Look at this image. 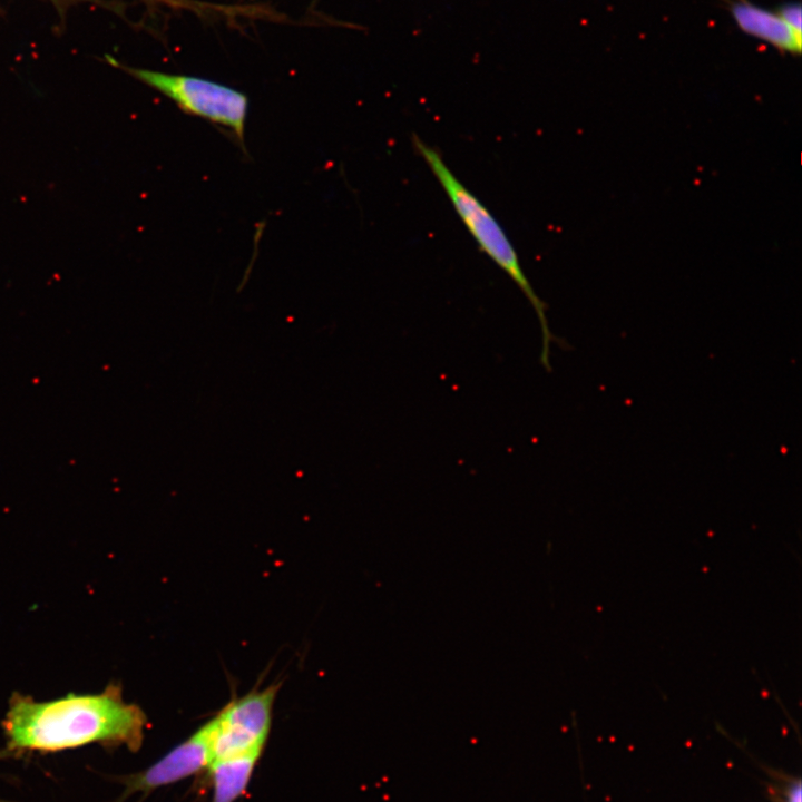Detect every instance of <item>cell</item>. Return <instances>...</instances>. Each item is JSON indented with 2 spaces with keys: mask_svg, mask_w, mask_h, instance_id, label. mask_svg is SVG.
Returning a JSON list of instances; mask_svg holds the SVG:
<instances>
[{
  "mask_svg": "<svg viewBox=\"0 0 802 802\" xmlns=\"http://www.w3.org/2000/svg\"><path fill=\"white\" fill-rule=\"evenodd\" d=\"M147 725L144 711L125 702L117 685L98 694H68L45 702L14 694L1 723L6 749L16 753H52L88 744L136 752Z\"/></svg>",
  "mask_w": 802,
  "mask_h": 802,
  "instance_id": "6da1fadb",
  "label": "cell"
},
{
  "mask_svg": "<svg viewBox=\"0 0 802 802\" xmlns=\"http://www.w3.org/2000/svg\"><path fill=\"white\" fill-rule=\"evenodd\" d=\"M412 144L415 151L438 179L458 216L480 250L516 283L528 299L537 314L541 329L540 364L550 372V344L552 342L561 344V341L554 336L549 330L546 316L547 305L536 294L524 273L516 250L503 228L486 206L456 177L436 148L426 144L417 135L412 136Z\"/></svg>",
  "mask_w": 802,
  "mask_h": 802,
  "instance_id": "7a4b0ae2",
  "label": "cell"
},
{
  "mask_svg": "<svg viewBox=\"0 0 802 802\" xmlns=\"http://www.w3.org/2000/svg\"><path fill=\"white\" fill-rule=\"evenodd\" d=\"M121 68L137 80L172 99L186 114L228 128L244 146L248 99L242 91L195 76L133 67Z\"/></svg>",
  "mask_w": 802,
  "mask_h": 802,
  "instance_id": "3957f363",
  "label": "cell"
},
{
  "mask_svg": "<svg viewBox=\"0 0 802 802\" xmlns=\"http://www.w3.org/2000/svg\"><path fill=\"white\" fill-rule=\"evenodd\" d=\"M278 685L232 700L212 720L213 761L262 751L268 737ZM212 761V762H213Z\"/></svg>",
  "mask_w": 802,
  "mask_h": 802,
  "instance_id": "277c9868",
  "label": "cell"
},
{
  "mask_svg": "<svg viewBox=\"0 0 802 802\" xmlns=\"http://www.w3.org/2000/svg\"><path fill=\"white\" fill-rule=\"evenodd\" d=\"M213 761L209 721L139 773L123 777V796L173 784L192 776Z\"/></svg>",
  "mask_w": 802,
  "mask_h": 802,
  "instance_id": "5b68a950",
  "label": "cell"
},
{
  "mask_svg": "<svg viewBox=\"0 0 802 802\" xmlns=\"http://www.w3.org/2000/svg\"><path fill=\"white\" fill-rule=\"evenodd\" d=\"M736 26L746 35L764 41L784 53L800 55L802 33L790 28L781 17L749 0H726Z\"/></svg>",
  "mask_w": 802,
  "mask_h": 802,
  "instance_id": "8992f818",
  "label": "cell"
},
{
  "mask_svg": "<svg viewBox=\"0 0 802 802\" xmlns=\"http://www.w3.org/2000/svg\"><path fill=\"white\" fill-rule=\"evenodd\" d=\"M262 751L214 760L208 769L212 802H235L246 790Z\"/></svg>",
  "mask_w": 802,
  "mask_h": 802,
  "instance_id": "52a82bcc",
  "label": "cell"
},
{
  "mask_svg": "<svg viewBox=\"0 0 802 802\" xmlns=\"http://www.w3.org/2000/svg\"><path fill=\"white\" fill-rule=\"evenodd\" d=\"M776 13L794 31L802 33V7L800 2H785L779 7Z\"/></svg>",
  "mask_w": 802,
  "mask_h": 802,
  "instance_id": "ba28073f",
  "label": "cell"
},
{
  "mask_svg": "<svg viewBox=\"0 0 802 802\" xmlns=\"http://www.w3.org/2000/svg\"><path fill=\"white\" fill-rule=\"evenodd\" d=\"M154 1L167 4L170 7H175V8H186V9H192V10H196V11H206L207 10L206 3L195 2L192 0H154Z\"/></svg>",
  "mask_w": 802,
  "mask_h": 802,
  "instance_id": "9c48e42d",
  "label": "cell"
},
{
  "mask_svg": "<svg viewBox=\"0 0 802 802\" xmlns=\"http://www.w3.org/2000/svg\"><path fill=\"white\" fill-rule=\"evenodd\" d=\"M786 802H801V784L800 781L792 783L786 791Z\"/></svg>",
  "mask_w": 802,
  "mask_h": 802,
  "instance_id": "30bf717a",
  "label": "cell"
}]
</instances>
